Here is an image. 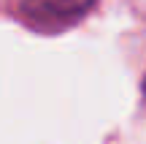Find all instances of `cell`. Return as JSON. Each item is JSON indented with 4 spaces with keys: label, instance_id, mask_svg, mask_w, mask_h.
I'll return each mask as SVG.
<instances>
[{
    "label": "cell",
    "instance_id": "6da1fadb",
    "mask_svg": "<svg viewBox=\"0 0 146 144\" xmlns=\"http://www.w3.org/2000/svg\"><path fill=\"white\" fill-rule=\"evenodd\" d=\"M95 0H22V14L35 27H62L81 19Z\"/></svg>",
    "mask_w": 146,
    "mask_h": 144
}]
</instances>
